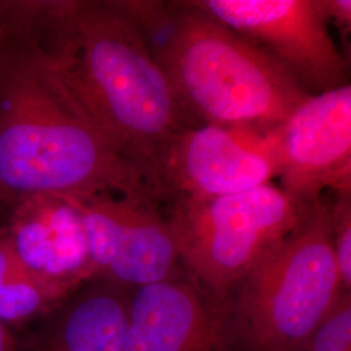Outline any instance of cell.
Listing matches in <instances>:
<instances>
[{
  "mask_svg": "<svg viewBox=\"0 0 351 351\" xmlns=\"http://www.w3.org/2000/svg\"><path fill=\"white\" fill-rule=\"evenodd\" d=\"M69 295L36 276L0 230V322H21Z\"/></svg>",
  "mask_w": 351,
  "mask_h": 351,
  "instance_id": "obj_13",
  "label": "cell"
},
{
  "mask_svg": "<svg viewBox=\"0 0 351 351\" xmlns=\"http://www.w3.org/2000/svg\"><path fill=\"white\" fill-rule=\"evenodd\" d=\"M119 284L99 285L64 313L47 351H124L129 300Z\"/></svg>",
  "mask_w": 351,
  "mask_h": 351,
  "instance_id": "obj_12",
  "label": "cell"
},
{
  "mask_svg": "<svg viewBox=\"0 0 351 351\" xmlns=\"http://www.w3.org/2000/svg\"><path fill=\"white\" fill-rule=\"evenodd\" d=\"M0 351H11V336L3 322H0Z\"/></svg>",
  "mask_w": 351,
  "mask_h": 351,
  "instance_id": "obj_18",
  "label": "cell"
},
{
  "mask_svg": "<svg viewBox=\"0 0 351 351\" xmlns=\"http://www.w3.org/2000/svg\"><path fill=\"white\" fill-rule=\"evenodd\" d=\"M276 178L301 206L351 188V85L310 95L278 129Z\"/></svg>",
  "mask_w": 351,
  "mask_h": 351,
  "instance_id": "obj_9",
  "label": "cell"
},
{
  "mask_svg": "<svg viewBox=\"0 0 351 351\" xmlns=\"http://www.w3.org/2000/svg\"><path fill=\"white\" fill-rule=\"evenodd\" d=\"M333 246L342 287L351 291V188L332 191Z\"/></svg>",
  "mask_w": 351,
  "mask_h": 351,
  "instance_id": "obj_15",
  "label": "cell"
},
{
  "mask_svg": "<svg viewBox=\"0 0 351 351\" xmlns=\"http://www.w3.org/2000/svg\"><path fill=\"white\" fill-rule=\"evenodd\" d=\"M25 21L68 99L150 190L167 146L202 125L119 1H25Z\"/></svg>",
  "mask_w": 351,
  "mask_h": 351,
  "instance_id": "obj_1",
  "label": "cell"
},
{
  "mask_svg": "<svg viewBox=\"0 0 351 351\" xmlns=\"http://www.w3.org/2000/svg\"><path fill=\"white\" fill-rule=\"evenodd\" d=\"M302 351H351V291H342Z\"/></svg>",
  "mask_w": 351,
  "mask_h": 351,
  "instance_id": "obj_14",
  "label": "cell"
},
{
  "mask_svg": "<svg viewBox=\"0 0 351 351\" xmlns=\"http://www.w3.org/2000/svg\"><path fill=\"white\" fill-rule=\"evenodd\" d=\"M311 206V204H310ZM310 206L274 184L162 206L186 276L216 301L287 239Z\"/></svg>",
  "mask_w": 351,
  "mask_h": 351,
  "instance_id": "obj_5",
  "label": "cell"
},
{
  "mask_svg": "<svg viewBox=\"0 0 351 351\" xmlns=\"http://www.w3.org/2000/svg\"><path fill=\"white\" fill-rule=\"evenodd\" d=\"M277 132L262 136L215 125L182 132L167 146L156 165L151 180L152 197L163 206L272 184L276 178Z\"/></svg>",
  "mask_w": 351,
  "mask_h": 351,
  "instance_id": "obj_8",
  "label": "cell"
},
{
  "mask_svg": "<svg viewBox=\"0 0 351 351\" xmlns=\"http://www.w3.org/2000/svg\"><path fill=\"white\" fill-rule=\"evenodd\" d=\"M101 193L152 197L65 95L27 32L23 1L0 62V203Z\"/></svg>",
  "mask_w": 351,
  "mask_h": 351,
  "instance_id": "obj_2",
  "label": "cell"
},
{
  "mask_svg": "<svg viewBox=\"0 0 351 351\" xmlns=\"http://www.w3.org/2000/svg\"><path fill=\"white\" fill-rule=\"evenodd\" d=\"M224 303L186 274L132 289L124 351H229Z\"/></svg>",
  "mask_w": 351,
  "mask_h": 351,
  "instance_id": "obj_10",
  "label": "cell"
},
{
  "mask_svg": "<svg viewBox=\"0 0 351 351\" xmlns=\"http://www.w3.org/2000/svg\"><path fill=\"white\" fill-rule=\"evenodd\" d=\"M265 51L310 95L350 85L349 62L329 30L324 0H194Z\"/></svg>",
  "mask_w": 351,
  "mask_h": 351,
  "instance_id": "obj_6",
  "label": "cell"
},
{
  "mask_svg": "<svg viewBox=\"0 0 351 351\" xmlns=\"http://www.w3.org/2000/svg\"><path fill=\"white\" fill-rule=\"evenodd\" d=\"M173 25L151 51L199 125L272 134L310 94L265 51L191 1H172Z\"/></svg>",
  "mask_w": 351,
  "mask_h": 351,
  "instance_id": "obj_3",
  "label": "cell"
},
{
  "mask_svg": "<svg viewBox=\"0 0 351 351\" xmlns=\"http://www.w3.org/2000/svg\"><path fill=\"white\" fill-rule=\"evenodd\" d=\"M342 291L330 202L323 197L226 297L230 345L246 351H302Z\"/></svg>",
  "mask_w": 351,
  "mask_h": 351,
  "instance_id": "obj_4",
  "label": "cell"
},
{
  "mask_svg": "<svg viewBox=\"0 0 351 351\" xmlns=\"http://www.w3.org/2000/svg\"><path fill=\"white\" fill-rule=\"evenodd\" d=\"M65 199L81 215L97 276L136 289L185 275L163 208L150 195Z\"/></svg>",
  "mask_w": 351,
  "mask_h": 351,
  "instance_id": "obj_7",
  "label": "cell"
},
{
  "mask_svg": "<svg viewBox=\"0 0 351 351\" xmlns=\"http://www.w3.org/2000/svg\"><path fill=\"white\" fill-rule=\"evenodd\" d=\"M19 11L20 1H0V62L14 37Z\"/></svg>",
  "mask_w": 351,
  "mask_h": 351,
  "instance_id": "obj_16",
  "label": "cell"
},
{
  "mask_svg": "<svg viewBox=\"0 0 351 351\" xmlns=\"http://www.w3.org/2000/svg\"><path fill=\"white\" fill-rule=\"evenodd\" d=\"M8 208L3 232L36 276L69 294L97 277L81 215L71 202L36 195Z\"/></svg>",
  "mask_w": 351,
  "mask_h": 351,
  "instance_id": "obj_11",
  "label": "cell"
},
{
  "mask_svg": "<svg viewBox=\"0 0 351 351\" xmlns=\"http://www.w3.org/2000/svg\"><path fill=\"white\" fill-rule=\"evenodd\" d=\"M326 14L330 24H335L339 29L341 38L345 43L349 37L351 29L350 0H324Z\"/></svg>",
  "mask_w": 351,
  "mask_h": 351,
  "instance_id": "obj_17",
  "label": "cell"
}]
</instances>
